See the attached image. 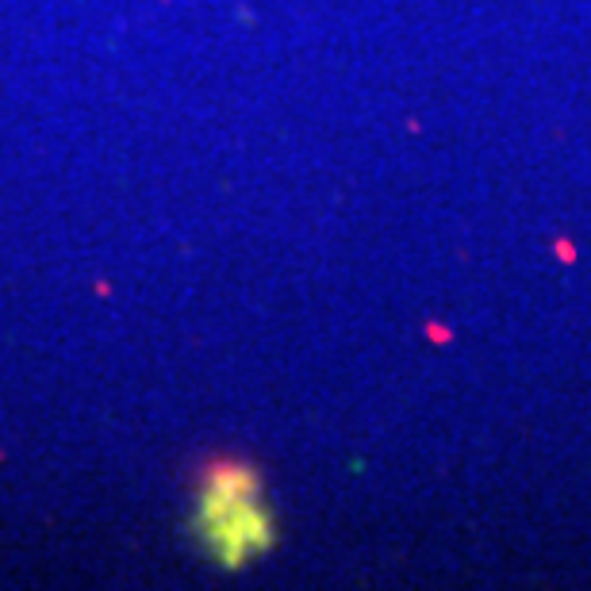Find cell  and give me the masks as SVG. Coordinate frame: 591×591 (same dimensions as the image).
Masks as SVG:
<instances>
[{
	"instance_id": "6da1fadb",
	"label": "cell",
	"mask_w": 591,
	"mask_h": 591,
	"mask_svg": "<svg viewBox=\"0 0 591 591\" xmlns=\"http://www.w3.org/2000/svg\"><path fill=\"white\" fill-rule=\"evenodd\" d=\"M200 550L227 572L254 564L277 545V519L262 495V473L246 457H211L196 476L193 522Z\"/></svg>"
}]
</instances>
